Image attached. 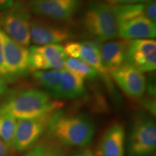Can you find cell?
<instances>
[{
    "label": "cell",
    "instance_id": "cell-17",
    "mask_svg": "<svg viewBox=\"0 0 156 156\" xmlns=\"http://www.w3.org/2000/svg\"><path fill=\"white\" fill-rule=\"evenodd\" d=\"M85 93V79L69 70L62 69L61 80L56 98L73 99Z\"/></svg>",
    "mask_w": 156,
    "mask_h": 156
},
{
    "label": "cell",
    "instance_id": "cell-6",
    "mask_svg": "<svg viewBox=\"0 0 156 156\" xmlns=\"http://www.w3.org/2000/svg\"><path fill=\"white\" fill-rule=\"evenodd\" d=\"M59 110L46 113L36 118L17 120L12 149L21 152L33 147L39 138L47 132L51 123Z\"/></svg>",
    "mask_w": 156,
    "mask_h": 156
},
{
    "label": "cell",
    "instance_id": "cell-14",
    "mask_svg": "<svg viewBox=\"0 0 156 156\" xmlns=\"http://www.w3.org/2000/svg\"><path fill=\"white\" fill-rule=\"evenodd\" d=\"M119 36L126 40L153 39L156 36L155 23L145 15L123 20L118 23Z\"/></svg>",
    "mask_w": 156,
    "mask_h": 156
},
{
    "label": "cell",
    "instance_id": "cell-1",
    "mask_svg": "<svg viewBox=\"0 0 156 156\" xmlns=\"http://www.w3.org/2000/svg\"><path fill=\"white\" fill-rule=\"evenodd\" d=\"M62 104L47 93L36 89H24L9 93L0 102V116L15 119H28L61 109Z\"/></svg>",
    "mask_w": 156,
    "mask_h": 156
},
{
    "label": "cell",
    "instance_id": "cell-30",
    "mask_svg": "<svg viewBox=\"0 0 156 156\" xmlns=\"http://www.w3.org/2000/svg\"><path fill=\"white\" fill-rule=\"evenodd\" d=\"M109 1H112V2H116V0H109Z\"/></svg>",
    "mask_w": 156,
    "mask_h": 156
},
{
    "label": "cell",
    "instance_id": "cell-3",
    "mask_svg": "<svg viewBox=\"0 0 156 156\" xmlns=\"http://www.w3.org/2000/svg\"><path fill=\"white\" fill-rule=\"evenodd\" d=\"M83 25L95 41L106 42L119 36V24L115 6L101 2H91L85 9Z\"/></svg>",
    "mask_w": 156,
    "mask_h": 156
},
{
    "label": "cell",
    "instance_id": "cell-20",
    "mask_svg": "<svg viewBox=\"0 0 156 156\" xmlns=\"http://www.w3.org/2000/svg\"><path fill=\"white\" fill-rule=\"evenodd\" d=\"M17 119L10 116H0V138L12 149Z\"/></svg>",
    "mask_w": 156,
    "mask_h": 156
},
{
    "label": "cell",
    "instance_id": "cell-25",
    "mask_svg": "<svg viewBox=\"0 0 156 156\" xmlns=\"http://www.w3.org/2000/svg\"><path fill=\"white\" fill-rule=\"evenodd\" d=\"M15 2L14 0H0V10H6Z\"/></svg>",
    "mask_w": 156,
    "mask_h": 156
},
{
    "label": "cell",
    "instance_id": "cell-13",
    "mask_svg": "<svg viewBox=\"0 0 156 156\" xmlns=\"http://www.w3.org/2000/svg\"><path fill=\"white\" fill-rule=\"evenodd\" d=\"M123 92L133 99H140L146 91L147 81L143 73L124 64L110 73Z\"/></svg>",
    "mask_w": 156,
    "mask_h": 156
},
{
    "label": "cell",
    "instance_id": "cell-15",
    "mask_svg": "<svg viewBox=\"0 0 156 156\" xmlns=\"http://www.w3.org/2000/svg\"><path fill=\"white\" fill-rule=\"evenodd\" d=\"M125 131L119 123L112 124L103 134L98 146L99 156H124Z\"/></svg>",
    "mask_w": 156,
    "mask_h": 156
},
{
    "label": "cell",
    "instance_id": "cell-31",
    "mask_svg": "<svg viewBox=\"0 0 156 156\" xmlns=\"http://www.w3.org/2000/svg\"><path fill=\"white\" fill-rule=\"evenodd\" d=\"M151 156H155V154H154V155H152Z\"/></svg>",
    "mask_w": 156,
    "mask_h": 156
},
{
    "label": "cell",
    "instance_id": "cell-23",
    "mask_svg": "<svg viewBox=\"0 0 156 156\" xmlns=\"http://www.w3.org/2000/svg\"><path fill=\"white\" fill-rule=\"evenodd\" d=\"M11 150L12 148L0 138V156H13Z\"/></svg>",
    "mask_w": 156,
    "mask_h": 156
},
{
    "label": "cell",
    "instance_id": "cell-5",
    "mask_svg": "<svg viewBox=\"0 0 156 156\" xmlns=\"http://www.w3.org/2000/svg\"><path fill=\"white\" fill-rule=\"evenodd\" d=\"M30 11L24 2H15L0 15V26L9 38L24 46L30 44Z\"/></svg>",
    "mask_w": 156,
    "mask_h": 156
},
{
    "label": "cell",
    "instance_id": "cell-9",
    "mask_svg": "<svg viewBox=\"0 0 156 156\" xmlns=\"http://www.w3.org/2000/svg\"><path fill=\"white\" fill-rule=\"evenodd\" d=\"M29 50L30 71L64 69L67 55L58 44L31 46Z\"/></svg>",
    "mask_w": 156,
    "mask_h": 156
},
{
    "label": "cell",
    "instance_id": "cell-19",
    "mask_svg": "<svg viewBox=\"0 0 156 156\" xmlns=\"http://www.w3.org/2000/svg\"><path fill=\"white\" fill-rule=\"evenodd\" d=\"M64 67H66V69L80 76L83 79L85 78L93 79L99 75L94 68L78 58L67 57L64 63Z\"/></svg>",
    "mask_w": 156,
    "mask_h": 156
},
{
    "label": "cell",
    "instance_id": "cell-22",
    "mask_svg": "<svg viewBox=\"0 0 156 156\" xmlns=\"http://www.w3.org/2000/svg\"><path fill=\"white\" fill-rule=\"evenodd\" d=\"M145 5V15L148 19L155 23L156 20V4L155 2H146Z\"/></svg>",
    "mask_w": 156,
    "mask_h": 156
},
{
    "label": "cell",
    "instance_id": "cell-18",
    "mask_svg": "<svg viewBox=\"0 0 156 156\" xmlns=\"http://www.w3.org/2000/svg\"><path fill=\"white\" fill-rule=\"evenodd\" d=\"M62 70H46V71H36L34 77L38 83L50 95L56 97L60 80H61Z\"/></svg>",
    "mask_w": 156,
    "mask_h": 156
},
{
    "label": "cell",
    "instance_id": "cell-24",
    "mask_svg": "<svg viewBox=\"0 0 156 156\" xmlns=\"http://www.w3.org/2000/svg\"><path fill=\"white\" fill-rule=\"evenodd\" d=\"M4 64V46H3V32L0 29V77H2Z\"/></svg>",
    "mask_w": 156,
    "mask_h": 156
},
{
    "label": "cell",
    "instance_id": "cell-28",
    "mask_svg": "<svg viewBox=\"0 0 156 156\" xmlns=\"http://www.w3.org/2000/svg\"><path fill=\"white\" fill-rule=\"evenodd\" d=\"M73 156H92V155H91V154L89 152H83V153H77L76 154V155H73Z\"/></svg>",
    "mask_w": 156,
    "mask_h": 156
},
{
    "label": "cell",
    "instance_id": "cell-10",
    "mask_svg": "<svg viewBox=\"0 0 156 156\" xmlns=\"http://www.w3.org/2000/svg\"><path fill=\"white\" fill-rule=\"evenodd\" d=\"M82 4V0H30L28 5L34 14L62 22L73 18Z\"/></svg>",
    "mask_w": 156,
    "mask_h": 156
},
{
    "label": "cell",
    "instance_id": "cell-21",
    "mask_svg": "<svg viewBox=\"0 0 156 156\" xmlns=\"http://www.w3.org/2000/svg\"><path fill=\"white\" fill-rule=\"evenodd\" d=\"M61 146L54 141L41 143L33 147L25 156H64Z\"/></svg>",
    "mask_w": 156,
    "mask_h": 156
},
{
    "label": "cell",
    "instance_id": "cell-27",
    "mask_svg": "<svg viewBox=\"0 0 156 156\" xmlns=\"http://www.w3.org/2000/svg\"><path fill=\"white\" fill-rule=\"evenodd\" d=\"M7 89V81L2 77H0V95L6 93Z\"/></svg>",
    "mask_w": 156,
    "mask_h": 156
},
{
    "label": "cell",
    "instance_id": "cell-7",
    "mask_svg": "<svg viewBox=\"0 0 156 156\" xmlns=\"http://www.w3.org/2000/svg\"><path fill=\"white\" fill-rule=\"evenodd\" d=\"M3 32V31H2ZM4 64L2 77L6 81H14L30 72L29 50L3 32Z\"/></svg>",
    "mask_w": 156,
    "mask_h": 156
},
{
    "label": "cell",
    "instance_id": "cell-12",
    "mask_svg": "<svg viewBox=\"0 0 156 156\" xmlns=\"http://www.w3.org/2000/svg\"><path fill=\"white\" fill-rule=\"evenodd\" d=\"M99 45L98 41L68 42L64 46V51L67 56L80 59L89 64L96 70L99 75L103 77L109 87L112 86L110 75L103 67L99 53Z\"/></svg>",
    "mask_w": 156,
    "mask_h": 156
},
{
    "label": "cell",
    "instance_id": "cell-16",
    "mask_svg": "<svg viewBox=\"0 0 156 156\" xmlns=\"http://www.w3.org/2000/svg\"><path fill=\"white\" fill-rule=\"evenodd\" d=\"M126 41H108L99 45L101 62L110 75L113 70L125 64Z\"/></svg>",
    "mask_w": 156,
    "mask_h": 156
},
{
    "label": "cell",
    "instance_id": "cell-11",
    "mask_svg": "<svg viewBox=\"0 0 156 156\" xmlns=\"http://www.w3.org/2000/svg\"><path fill=\"white\" fill-rule=\"evenodd\" d=\"M30 35V41L36 46L62 44L73 37L72 31L67 27L44 19L31 20Z\"/></svg>",
    "mask_w": 156,
    "mask_h": 156
},
{
    "label": "cell",
    "instance_id": "cell-2",
    "mask_svg": "<svg viewBox=\"0 0 156 156\" xmlns=\"http://www.w3.org/2000/svg\"><path fill=\"white\" fill-rule=\"evenodd\" d=\"M47 132L54 142L61 145L85 147L92 141L95 124L86 115H64L59 110Z\"/></svg>",
    "mask_w": 156,
    "mask_h": 156
},
{
    "label": "cell",
    "instance_id": "cell-26",
    "mask_svg": "<svg viewBox=\"0 0 156 156\" xmlns=\"http://www.w3.org/2000/svg\"><path fill=\"white\" fill-rule=\"evenodd\" d=\"M147 0H116L117 2L123 4V5H134V4H141L146 2Z\"/></svg>",
    "mask_w": 156,
    "mask_h": 156
},
{
    "label": "cell",
    "instance_id": "cell-4",
    "mask_svg": "<svg viewBox=\"0 0 156 156\" xmlns=\"http://www.w3.org/2000/svg\"><path fill=\"white\" fill-rule=\"evenodd\" d=\"M129 156H151L156 149V124L145 113L134 116L128 137Z\"/></svg>",
    "mask_w": 156,
    "mask_h": 156
},
{
    "label": "cell",
    "instance_id": "cell-32",
    "mask_svg": "<svg viewBox=\"0 0 156 156\" xmlns=\"http://www.w3.org/2000/svg\"></svg>",
    "mask_w": 156,
    "mask_h": 156
},
{
    "label": "cell",
    "instance_id": "cell-29",
    "mask_svg": "<svg viewBox=\"0 0 156 156\" xmlns=\"http://www.w3.org/2000/svg\"><path fill=\"white\" fill-rule=\"evenodd\" d=\"M147 2H155V0H147Z\"/></svg>",
    "mask_w": 156,
    "mask_h": 156
},
{
    "label": "cell",
    "instance_id": "cell-8",
    "mask_svg": "<svg viewBox=\"0 0 156 156\" xmlns=\"http://www.w3.org/2000/svg\"><path fill=\"white\" fill-rule=\"evenodd\" d=\"M125 64L141 73L156 69V41L153 39L126 41Z\"/></svg>",
    "mask_w": 156,
    "mask_h": 156
}]
</instances>
